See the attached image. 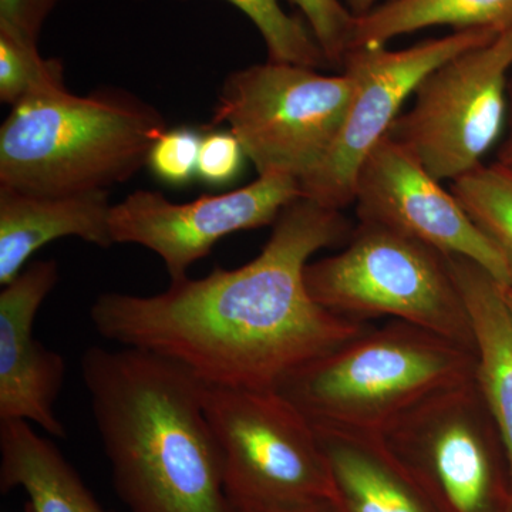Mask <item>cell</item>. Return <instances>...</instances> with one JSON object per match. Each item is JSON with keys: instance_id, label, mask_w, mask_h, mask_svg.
<instances>
[{"instance_id": "cell-1", "label": "cell", "mask_w": 512, "mask_h": 512, "mask_svg": "<svg viewBox=\"0 0 512 512\" xmlns=\"http://www.w3.org/2000/svg\"><path fill=\"white\" fill-rule=\"evenodd\" d=\"M352 231L343 211L299 198L248 264L171 281L157 295L103 293L90 320L101 338L167 357L202 383L275 389L296 367L369 328L320 306L305 284L309 259L346 244Z\"/></svg>"}, {"instance_id": "cell-2", "label": "cell", "mask_w": 512, "mask_h": 512, "mask_svg": "<svg viewBox=\"0 0 512 512\" xmlns=\"http://www.w3.org/2000/svg\"><path fill=\"white\" fill-rule=\"evenodd\" d=\"M80 367L128 511L234 512L194 373L147 350L101 346L87 349Z\"/></svg>"}, {"instance_id": "cell-3", "label": "cell", "mask_w": 512, "mask_h": 512, "mask_svg": "<svg viewBox=\"0 0 512 512\" xmlns=\"http://www.w3.org/2000/svg\"><path fill=\"white\" fill-rule=\"evenodd\" d=\"M165 131L161 111L126 90L33 94L0 127V187L37 195L109 190L148 164Z\"/></svg>"}, {"instance_id": "cell-4", "label": "cell", "mask_w": 512, "mask_h": 512, "mask_svg": "<svg viewBox=\"0 0 512 512\" xmlns=\"http://www.w3.org/2000/svg\"><path fill=\"white\" fill-rule=\"evenodd\" d=\"M477 373L476 350L392 319L296 367L275 389L318 431L383 439L431 394Z\"/></svg>"}, {"instance_id": "cell-5", "label": "cell", "mask_w": 512, "mask_h": 512, "mask_svg": "<svg viewBox=\"0 0 512 512\" xmlns=\"http://www.w3.org/2000/svg\"><path fill=\"white\" fill-rule=\"evenodd\" d=\"M305 284L343 318L404 320L476 350L447 254L396 229L359 221L343 251L306 265Z\"/></svg>"}, {"instance_id": "cell-6", "label": "cell", "mask_w": 512, "mask_h": 512, "mask_svg": "<svg viewBox=\"0 0 512 512\" xmlns=\"http://www.w3.org/2000/svg\"><path fill=\"white\" fill-rule=\"evenodd\" d=\"M356 83L296 64L266 62L229 74L212 126L228 124L258 177L281 174L301 183L338 138Z\"/></svg>"}, {"instance_id": "cell-7", "label": "cell", "mask_w": 512, "mask_h": 512, "mask_svg": "<svg viewBox=\"0 0 512 512\" xmlns=\"http://www.w3.org/2000/svg\"><path fill=\"white\" fill-rule=\"evenodd\" d=\"M383 439L441 512H510V466L478 373L431 394Z\"/></svg>"}, {"instance_id": "cell-8", "label": "cell", "mask_w": 512, "mask_h": 512, "mask_svg": "<svg viewBox=\"0 0 512 512\" xmlns=\"http://www.w3.org/2000/svg\"><path fill=\"white\" fill-rule=\"evenodd\" d=\"M202 403L224 457L229 500L335 501L318 431L278 390L204 383Z\"/></svg>"}, {"instance_id": "cell-9", "label": "cell", "mask_w": 512, "mask_h": 512, "mask_svg": "<svg viewBox=\"0 0 512 512\" xmlns=\"http://www.w3.org/2000/svg\"><path fill=\"white\" fill-rule=\"evenodd\" d=\"M511 73L512 29L427 74L387 136L440 183H453L483 164L503 137Z\"/></svg>"}, {"instance_id": "cell-10", "label": "cell", "mask_w": 512, "mask_h": 512, "mask_svg": "<svg viewBox=\"0 0 512 512\" xmlns=\"http://www.w3.org/2000/svg\"><path fill=\"white\" fill-rule=\"evenodd\" d=\"M498 35L490 29L460 30L403 50L386 46L350 49L342 66L343 73L356 83L348 116L323 163L299 183L302 198L340 211L353 205L360 165L389 133L421 80L451 57Z\"/></svg>"}, {"instance_id": "cell-11", "label": "cell", "mask_w": 512, "mask_h": 512, "mask_svg": "<svg viewBox=\"0 0 512 512\" xmlns=\"http://www.w3.org/2000/svg\"><path fill=\"white\" fill-rule=\"evenodd\" d=\"M299 198V181L281 174L261 175L247 187L184 204L160 191L138 190L111 208V238L114 244L150 249L164 262L171 281H178L222 238L274 225Z\"/></svg>"}, {"instance_id": "cell-12", "label": "cell", "mask_w": 512, "mask_h": 512, "mask_svg": "<svg viewBox=\"0 0 512 512\" xmlns=\"http://www.w3.org/2000/svg\"><path fill=\"white\" fill-rule=\"evenodd\" d=\"M353 205L359 221L396 229L443 254L464 256L500 284H511L503 255L453 192L444 190L409 150L387 134L357 171Z\"/></svg>"}, {"instance_id": "cell-13", "label": "cell", "mask_w": 512, "mask_h": 512, "mask_svg": "<svg viewBox=\"0 0 512 512\" xmlns=\"http://www.w3.org/2000/svg\"><path fill=\"white\" fill-rule=\"evenodd\" d=\"M57 281L56 261H35L0 292V420L35 423L63 439L66 429L55 406L66 362L33 335L37 312Z\"/></svg>"}, {"instance_id": "cell-14", "label": "cell", "mask_w": 512, "mask_h": 512, "mask_svg": "<svg viewBox=\"0 0 512 512\" xmlns=\"http://www.w3.org/2000/svg\"><path fill=\"white\" fill-rule=\"evenodd\" d=\"M109 190L70 195L26 194L0 187V285H8L49 242L77 237L113 247Z\"/></svg>"}, {"instance_id": "cell-15", "label": "cell", "mask_w": 512, "mask_h": 512, "mask_svg": "<svg viewBox=\"0 0 512 512\" xmlns=\"http://www.w3.org/2000/svg\"><path fill=\"white\" fill-rule=\"evenodd\" d=\"M318 434L340 512H441L382 437Z\"/></svg>"}, {"instance_id": "cell-16", "label": "cell", "mask_w": 512, "mask_h": 512, "mask_svg": "<svg viewBox=\"0 0 512 512\" xmlns=\"http://www.w3.org/2000/svg\"><path fill=\"white\" fill-rule=\"evenodd\" d=\"M447 258L473 323L478 380L500 430L512 478V313L500 282L487 269L464 256Z\"/></svg>"}, {"instance_id": "cell-17", "label": "cell", "mask_w": 512, "mask_h": 512, "mask_svg": "<svg viewBox=\"0 0 512 512\" xmlns=\"http://www.w3.org/2000/svg\"><path fill=\"white\" fill-rule=\"evenodd\" d=\"M22 488L28 512H110L76 468L28 421L0 420V490Z\"/></svg>"}, {"instance_id": "cell-18", "label": "cell", "mask_w": 512, "mask_h": 512, "mask_svg": "<svg viewBox=\"0 0 512 512\" xmlns=\"http://www.w3.org/2000/svg\"><path fill=\"white\" fill-rule=\"evenodd\" d=\"M431 26L507 32L512 29V0H389L356 18L350 49L386 46L394 37Z\"/></svg>"}, {"instance_id": "cell-19", "label": "cell", "mask_w": 512, "mask_h": 512, "mask_svg": "<svg viewBox=\"0 0 512 512\" xmlns=\"http://www.w3.org/2000/svg\"><path fill=\"white\" fill-rule=\"evenodd\" d=\"M450 191L503 255L512 285V167L483 163L453 181Z\"/></svg>"}, {"instance_id": "cell-20", "label": "cell", "mask_w": 512, "mask_h": 512, "mask_svg": "<svg viewBox=\"0 0 512 512\" xmlns=\"http://www.w3.org/2000/svg\"><path fill=\"white\" fill-rule=\"evenodd\" d=\"M254 23L264 39L269 62L309 69L330 67L315 36L303 20L286 13L278 0H227Z\"/></svg>"}, {"instance_id": "cell-21", "label": "cell", "mask_w": 512, "mask_h": 512, "mask_svg": "<svg viewBox=\"0 0 512 512\" xmlns=\"http://www.w3.org/2000/svg\"><path fill=\"white\" fill-rule=\"evenodd\" d=\"M64 67L43 59L39 47L0 33V100L15 106L33 94L62 89Z\"/></svg>"}, {"instance_id": "cell-22", "label": "cell", "mask_w": 512, "mask_h": 512, "mask_svg": "<svg viewBox=\"0 0 512 512\" xmlns=\"http://www.w3.org/2000/svg\"><path fill=\"white\" fill-rule=\"evenodd\" d=\"M301 10L330 67H342L352 45L356 16L340 0H289Z\"/></svg>"}, {"instance_id": "cell-23", "label": "cell", "mask_w": 512, "mask_h": 512, "mask_svg": "<svg viewBox=\"0 0 512 512\" xmlns=\"http://www.w3.org/2000/svg\"><path fill=\"white\" fill-rule=\"evenodd\" d=\"M201 141L191 128L167 130L151 148L147 165L165 184H190L197 177Z\"/></svg>"}, {"instance_id": "cell-24", "label": "cell", "mask_w": 512, "mask_h": 512, "mask_svg": "<svg viewBox=\"0 0 512 512\" xmlns=\"http://www.w3.org/2000/svg\"><path fill=\"white\" fill-rule=\"evenodd\" d=\"M247 160L244 148L231 131L202 137L197 177L210 187H224L237 180Z\"/></svg>"}, {"instance_id": "cell-25", "label": "cell", "mask_w": 512, "mask_h": 512, "mask_svg": "<svg viewBox=\"0 0 512 512\" xmlns=\"http://www.w3.org/2000/svg\"><path fill=\"white\" fill-rule=\"evenodd\" d=\"M55 0H0V33L37 46Z\"/></svg>"}, {"instance_id": "cell-26", "label": "cell", "mask_w": 512, "mask_h": 512, "mask_svg": "<svg viewBox=\"0 0 512 512\" xmlns=\"http://www.w3.org/2000/svg\"><path fill=\"white\" fill-rule=\"evenodd\" d=\"M231 501V500H229ZM234 512H340L335 501L329 498L316 500L285 501V503H256V501H231Z\"/></svg>"}, {"instance_id": "cell-27", "label": "cell", "mask_w": 512, "mask_h": 512, "mask_svg": "<svg viewBox=\"0 0 512 512\" xmlns=\"http://www.w3.org/2000/svg\"><path fill=\"white\" fill-rule=\"evenodd\" d=\"M495 161L512 167V73L510 80H508L507 116H505L503 137H501L500 144H498Z\"/></svg>"}, {"instance_id": "cell-28", "label": "cell", "mask_w": 512, "mask_h": 512, "mask_svg": "<svg viewBox=\"0 0 512 512\" xmlns=\"http://www.w3.org/2000/svg\"><path fill=\"white\" fill-rule=\"evenodd\" d=\"M376 0H346L350 12L359 18V16L366 15L370 10L375 8Z\"/></svg>"}, {"instance_id": "cell-29", "label": "cell", "mask_w": 512, "mask_h": 512, "mask_svg": "<svg viewBox=\"0 0 512 512\" xmlns=\"http://www.w3.org/2000/svg\"><path fill=\"white\" fill-rule=\"evenodd\" d=\"M501 292H503L505 302H507L508 308H510L512 313V285L501 284Z\"/></svg>"}, {"instance_id": "cell-30", "label": "cell", "mask_w": 512, "mask_h": 512, "mask_svg": "<svg viewBox=\"0 0 512 512\" xmlns=\"http://www.w3.org/2000/svg\"><path fill=\"white\" fill-rule=\"evenodd\" d=\"M55 2H56V3H57V2H60V0H55Z\"/></svg>"}, {"instance_id": "cell-31", "label": "cell", "mask_w": 512, "mask_h": 512, "mask_svg": "<svg viewBox=\"0 0 512 512\" xmlns=\"http://www.w3.org/2000/svg\"><path fill=\"white\" fill-rule=\"evenodd\" d=\"M510 512H512V507H511V510H510Z\"/></svg>"}]
</instances>
